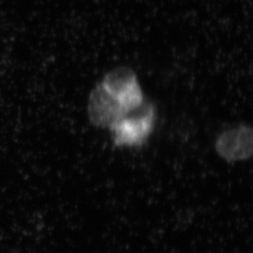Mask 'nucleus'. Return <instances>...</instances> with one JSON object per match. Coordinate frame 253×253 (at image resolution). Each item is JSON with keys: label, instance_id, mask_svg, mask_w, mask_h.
I'll use <instances>...</instances> for the list:
<instances>
[{"label": "nucleus", "instance_id": "nucleus-1", "mask_svg": "<svg viewBox=\"0 0 253 253\" xmlns=\"http://www.w3.org/2000/svg\"><path fill=\"white\" fill-rule=\"evenodd\" d=\"M155 118L154 106L143 100L139 108L127 113L111 127L115 145H141L153 131Z\"/></svg>", "mask_w": 253, "mask_h": 253}, {"label": "nucleus", "instance_id": "nucleus-2", "mask_svg": "<svg viewBox=\"0 0 253 253\" xmlns=\"http://www.w3.org/2000/svg\"><path fill=\"white\" fill-rule=\"evenodd\" d=\"M101 84L121 102L127 113L139 108L144 100L136 74L129 67L112 70L103 77Z\"/></svg>", "mask_w": 253, "mask_h": 253}, {"label": "nucleus", "instance_id": "nucleus-3", "mask_svg": "<svg viewBox=\"0 0 253 253\" xmlns=\"http://www.w3.org/2000/svg\"><path fill=\"white\" fill-rule=\"evenodd\" d=\"M121 102L109 93L101 83L91 91L88 103V115L91 123L99 128L110 129L126 115Z\"/></svg>", "mask_w": 253, "mask_h": 253}, {"label": "nucleus", "instance_id": "nucleus-4", "mask_svg": "<svg viewBox=\"0 0 253 253\" xmlns=\"http://www.w3.org/2000/svg\"><path fill=\"white\" fill-rule=\"evenodd\" d=\"M215 149L228 163L248 160L253 155V129L242 125L223 132L216 141Z\"/></svg>", "mask_w": 253, "mask_h": 253}]
</instances>
